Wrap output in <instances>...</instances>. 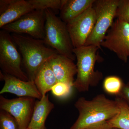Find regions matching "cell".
I'll use <instances>...</instances> for the list:
<instances>
[{"label": "cell", "mask_w": 129, "mask_h": 129, "mask_svg": "<svg viewBox=\"0 0 129 129\" xmlns=\"http://www.w3.org/2000/svg\"><path fill=\"white\" fill-rule=\"evenodd\" d=\"M74 106L78 111L79 116L70 129H84L108 121L119 112L117 101L109 99L102 94L90 100L84 97L79 98Z\"/></svg>", "instance_id": "cell-1"}, {"label": "cell", "mask_w": 129, "mask_h": 129, "mask_svg": "<svg viewBox=\"0 0 129 129\" xmlns=\"http://www.w3.org/2000/svg\"><path fill=\"white\" fill-rule=\"evenodd\" d=\"M11 36L21 52L29 80L34 81L41 67L58 53L47 47L43 40L17 34H13Z\"/></svg>", "instance_id": "cell-2"}, {"label": "cell", "mask_w": 129, "mask_h": 129, "mask_svg": "<svg viewBox=\"0 0 129 129\" xmlns=\"http://www.w3.org/2000/svg\"><path fill=\"white\" fill-rule=\"evenodd\" d=\"M99 49L93 45L84 46L74 49L77 60V73L73 87L79 92L88 91L90 87L96 86L103 78L102 73L95 69L97 62L102 61L98 53Z\"/></svg>", "instance_id": "cell-3"}, {"label": "cell", "mask_w": 129, "mask_h": 129, "mask_svg": "<svg viewBox=\"0 0 129 129\" xmlns=\"http://www.w3.org/2000/svg\"><path fill=\"white\" fill-rule=\"evenodd\" d=\"M45 12L46 22L43 40L44 43L56 51L58 54L75 61L76 57L73 52L74 48L67 23L56 16L52 10L46 9Z\"/></svg>", "instance_id": "cell-4"}, {"label": "cell", "mask_w": 129, "mask_h": 129, "mask_svg": "<svg viewBox=\"0 0 129 129\" xmlns=\"http://www.w3.org/2000/svg\"><path fill=\"white\" fill-rule=\"evenodd\" d=\"M119 1V0H95L93 6L95 13V23L85 46H95L99 49L101 48V44L116 17Z\"/></svg>", "instance_id": "cell-5"}, {"label": "cell", "mask_w": 129, "mask_h": 129, "mask_svg": "<svg viewBox=\"0 0 129 129\" xmlns=\"http://www.w3.org/2000/svg\"><path fill=\"white\" fill-rule=\"evenodd\" d=\"M16 46L9 32L0 31V67L4 73L28 81L21 69L22 57Z\"/></svg>", "instance_id": "cell-6"}, {"label": "cell", "mask_w": 129, "mask_h": 129, "mask_svg": "<svg viewBox=\"0 0 129 129\" xmlns=\"http://www.w3.org/2000/svg\"><path fill=\"white\" fill-rule=\"evenodd\" d=\"M101 46L115 53L122 61L129 58V23L117 18L101 44Z\"/></svg>", "instance_id": "cell-7"}, {"label": "cell", "mask_w": 129, "mask_h": 129, "mask_svg": "<svg viewBox=\"0 0 129 129\" xmlns=\"http://www.w3.org/2000/svg\"><path fill=\"white\" fill-rule=\"evenodd\" d=\"M45 22V10H34L1 28L9 33L27 34L32 38L43 40Z\"/></svg>", "instance_id": "cell-8"}, {"label": "cell", "mask_w": 129, "mask_h": 129, "mask_svg": "<svg viewBox=\"0 0 129 129\" xmlns=\"http://www.w3.org/2000/svg\"><path fill=\"white\" fill-rule=\"evenodd\" d=\"M95 21V13L92 6L67 23L74 48L85 46L93 30Z\"/></svg>", "instance_id": "cell-9"}, {"label": "cell", "mask_w": 129, "mask_h": 129, "mask_svg": "<svg viewBox=\"0 0 129 129\" xmlns=\"http://www.w3.org/2000/svg\"><path fill=\"white\" fill-rule=\"evenodd\" d=\"M35 102V99L29 97L8 99L1 95L0 109L15 118L19 129H25L31 120Z\"/></svg>", "instance_id": "cell-10"}, {"label": "cell", "mask_w": 129, "mask_h": 129, "mask_svg": "<svg viewBox=\"0 0 129 129\" xmlns=\"http://www.w3.org/2000/svg\"><path fill=\"white\" fill-rule=\"evenodd\" d=\"M1 80L5 82L0 94L10 93L19 97H29L40 100L42 98L34 81H25L0 72Z\"/></svg>", "instance_id": "cell-11"}, {"label": "cell", "mask_w": 129, "mask_h": 129, "mask_svg": "<svg viewBox=\"0 0 129 129\" xmlns=\"http://www.w3.org/2000/svg\"><path fill=\"white\" fill-rule=\"evenodd\" d=\"M34 10L28 1L1 0L0 28L17 21Z\"/></svg>", "instance_id": "cell-12"}, {"label": "cell", "mask_w": 129, "mask_h": 129, "mask_svg": "<svg viewBox=\"0 0 129 129\" xmlns=\"http://www.w3.org/2000/svg\"><path fill=\"white\" fill-rule=\"evenodd\" d=\"M57 82L68 84L73 87L77 73L76 64L74 61L65 56L58 54L48 61Z\"/></svg>", "instance_id": "cell-13"}, {"label": "cell", "mask_w": 129, "mask_h": 129, "mask_svg": "<svg viewBox=\"0 0 129 129\" xmlns=\"http://www.w3.org/2000/svg\"><path fill=\"white\" fill-rule=\"evenodd\" d=\"M54 107V104L49 100L48 95L36 101L28 128L32 129H46L45 126L46 120Z\"/></svg>", "instance_id": "cell-14"}, {"label": "cell", "mask_w": 129, "mask_h": 129, "mask_svg": "<svg viewBox=\"0 0 129 129\" xmlns=\"http://www.w3.org/2000/svg\"><path fill=\"white\" fill-rule=\"evenodd\" d=\"M95 0H62L60 18L66 23L93 6Z\"/></svg>", "instance_id": "cell-15"}, {"label": "cell", "mask_w": 129, "mask_h": 129, "mask_svg": "<svg viewBox=\"0 0 129 129\" xmlns=\"http://www.w3.org/2000/svg\"><path fill=\"white\" fill-rule=\"evenodd\" d=\"M36 87L42 96L51 91L57 83V80L48 61L44 63L37 72L34 79Z\"/></svg>", "instance_id": "cell-16"}, {"label": "cell", "mask_w": 129, "mask_h": 129, "mask_svg": "<svg viewBox=\"0 0 129 129\" xmlns=\"http://www.w3.org/2000/svg\"><path fill=\"white\" fill-rule=\"evenodd\" d=\"M119 112L114 117L107 121L113 128L129 129V107L122 99L116 96Z\"/></svg>", "instance_id": "cell-17"}, {"label": "cell", "mask_w": 129, "mask_h": 129, "mask_svg": "<svg viewBox=\"0 0 129 129\" xmlns=\"http://www.w3.org/2000/svg\"><path fill=\"white\" fill-rule=\"evenodd\" d=\"M124 84L119 77L113 75L107 76L104 79L103 86L106 92L117 96L120 94Z\"/></svg>", "instance_id": "cell-18"}, {"label": "cell", "mask_w": 129, "mask_h": 129, "mask_svg": "<svg viewBox=\"0 0 129 129\" xmlns=\"http://www.w3.org/2000/svg\"><path fill=\"white\" fill-rule=\"evenodd\" d=\"M35 10L49 9L53 12L60 11L62 0H28Z\"/></svg>", "instance_id": "cell-19"}, {"label": "cell", "mask_w": 129, "mask_h": 129, "mask_svg": "<svg viewBox=\"0 0 129 129\" xmlns=\"http://www.w3.org/2000/svg\"><path fill=\"white\" fill-rule=\"evenodd\" d=\"M0 129H19V127L14 117L6 111L1 110Z\"/></svg>", "instance_id": "cell-20"}, {"label": "cell", "mask_w": 129, "mask_h": 129, "mask_svg": "<svg viewBox=\"0 0 129 129\" xmlns=\"http://www.w3.org/2000/svg\"><path fill=\"white\" fill-rule=\"evenodd\" d=\"M73 87L67 83L57 82L52 87L51 91L56 97L64 99L68 97L71 94Z\"/></svg>", "instance_id": "cell-21"}, {"label": "cell", "mask_w": 129, "mask_h": 129, "mask_svg": "<svg viewBox=\"0 0 129 129\" xmlns=\"http://www.w3.org/2000/svg\"><path fill=\"white\" fill-rule=\"evenodd\" d=\"M116 17L129 23V0H119Z\"/></svg>", "instance_id": "cell-22"}, {"label": "cell", "mask_w": 129, "mask_h": 129, "mask_svg": "<svg viewBox=\"0 0 129 129\" xmlns=\"http://www.w3.org/2000/svg\"><path fill=\"white\" fill-rule=\"evenodd\" d=\"M116 96L122 99L129 107V81L124 84L120 94Z\"/></svg>", "instance_id": "cell-23"}, {"label": "cell", "mask_w": 129, "mask_h": 129, "mask_svg": "<svg viewBox=\"0 0 129 129\" xmlns=\"http://www.w3.org/2000/svg\"><path fill=\"white\" fill-rule=\"evenodd\" d=\"M84 129H113L109 124L107 121H106L90 126Z\"/></svg>", "instance_id": "cell-24"}, {"label": "cell", "mask_w": 129, "mask_h": 129, "mask_svg": "<svg viewBox=\"0 0 129 129\" xmlns=\"http://www.w3.org/2000/svg\"><path fill=\"white\" fill-rule=\"evenodd\" d=\"M32 129L29 128H28H28H26V129Z\"/></svg>", "instance_id": "cell-25"}, {"label": "cell", "mask_w": 129, "mask_h": 129, "mask_svg": "<svg viewBox=\"0 0 129 129\" xmlns=\"http://www.w3.org/2000/svg\"><path fill=\"white\" fill-rule=\"evenodd\" d=\"M113 129H116V128H113Z\"/></svg>", "instance_id": "cell-26"}]
</instances>
